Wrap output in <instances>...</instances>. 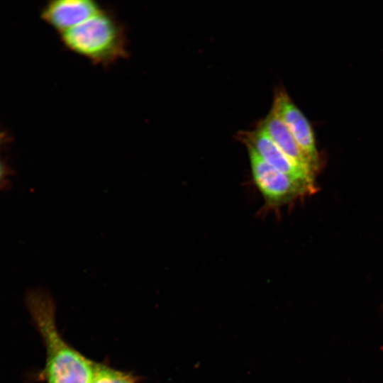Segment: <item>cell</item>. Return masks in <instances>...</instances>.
<instances>
[{"label":"cell","mask_w":383,"mask_h":383,"mask_svg":"<svg viewBox=\"0 0 383 383\" xmlns=\"http://www.w3.org/2000/svg\"><path fill=\"white\" fill-rule=\"evenodd\" d=\"M28 310L46 349L42 375L48 383H92L96 365L70 346L58 332L52 297L41 289L29 291Z\"/></svg>","instance_id":"6da1fadb"},{"label":"cell","mask_w":383,"mask_h":383,"mask_svg":"<svg viewBox=\"0 0 383 383\" xmlns=\"http://www.w3.org/2000/svg\"><path fill=\"white\" fill-rule=\"evenodd\" d=\"M60 39L66 49L101 67H109L129 56L126 29L106 9L61 33Z\"/></svg>","instance_id":"7a4b0ae2"},{"label":"cell","mask_w":383,"mask_h":383,"mask_svg":"<svg viewBox=\"0 0 383 383\" xmlns=\"http://www.w3.org/2000/svg\"><path fill=\"white\" fill-rule=\"evenodd\" d=\"M247 149L253 182L270 207L284 206L313 191L266 163L252 149Z\"/></svg>","instance_id":"3957f363"},{"label":"cell","mask_w":383,"mask_h":383,"mask_svg":"<svg viewBox=\"0 0 383 383\" xmlns=\"http://www.w3.org/2000/svg\"><path fill=\"white\" fill-rule=\"evenodd\" d=\"M272 109L282 118L316 171L320 159L313 131L306 117L282 88L275 91Z\"/></svg>","instance_id":"277c9868"},{"label":"cell","mask_w":383,"mask_h":383,"mask_svg":"<svg viewBox=\"0 0 383 383\" xmlns=\"http://www.w3.org/2000/svg\"><path fill=\"white\" fill-rule=\"evenodd\" d=\"M238 138L266 163L314 190L313 175L294 164L261 128L241 131Z\"/></svg>","instance_id":"5b68a950"},{"label":"cell","mask_w":383,"mask_h":383,"mask_svg":"<svg viewBox=\"0 0 383 383\" xmlns=\"http://www.w3.org/2000/svg\"><path fill=\"white\" fill-rule=\"evenodd\" d=\"M104 8L92 0H55L43 9L41 17L60 34L78 26Z\"/></svg>","instance_id":"8992f818"},{"label":"cell","mask_w":383,"mask_h":383,"mask_svg":"<svg viewBox=\"0 0 383 383\" xmlns=\"http://www.w3.org/2000/svg\"><path fill=\"white\" fill-rule=\"evenodd\" d=\"M297 167L314 176L315 170L282 118L272 109L257 125Z\"/></svg>","instance_id":"52a82bcc"},{"label":"cell","mask_w":383,"mask_h":383,"mask_svg":"<svg viewBox=\"0 0 383 383\" xmlns=\"http://www.w3.org/2000/svg\"><path fill=\"white\" fill-rule=\"evenodd\" d=\"M92 383H133V381L124 373L96 365Z\"/></svg>","instance_id":"ba28073f"},{"label":"cell","mask_w":383,"mask_h":383,"mask_svg":"<svg viewBox=\"0 0 383 383\" xmlns=\"http://www.w3.org/2000/svg\"><path fill=\"white\" fill-rule=\"evenodd\" d=\"M5 175H6L5 167L0 161V183L3 181Z\"/></svg>","instance_id":"9c48e42d"},{"label":"cell","mask_w":383,"mask_h":383,"mask_svg":"<svg viewBox=\"0 0 383 383\" xmlns=\"http://www.w3.org/2000/svg\"><path fill=\"white\" fill-rule=\"evenodd\" d=\"M2 137H3V136H2V134L0 133V142H1V140Z\"/></svg>","instance_id":"30bf717a"}]
</instances>
